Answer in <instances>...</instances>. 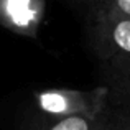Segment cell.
I'll use <instances>...</instances> for the list:
<instances>
[{
  "mask_svg": "<svg viewBox=\"0 0 130 130\" xmlns=\"http://www.w3.org/2000/svg\"><path fill=\"white\" fill-rule=\"evenodd\" d=\"M92 48L109 77L130 91V17L99 10L92 26Z\"/></svg>",
  "mask_w": 130,
  "mask_h": 130,
  "instance_id": "6da1fadb",
  "label": "cell"
},
{
  "mask_svg": "<svg viewBox=\"0 0 130 130\" xmlns=\"http://www.w3.org/2000/svg\"><path fill=\"white\" fill-rule=\"evenodd\" d=\"M97 2H105V0H97Z\"/></svg>",
  "mask_w": 130,
  "mask_h": 130,
  "instance_id": "8992f818",
  "label": "cell"
},
{
  "mask_svg": "<svg viewBox=\"0 0 130 130\" xmlns=\"http://www.w3.org/2000/svg\"><path fill=\"white\" fill-rule=\"evenodd\" d=\"M44 17V0H0V26L35 38Z\"/></svg>",
  "mask_w": 130,
  "mask_h": 130,
  "instance_id": "3957f363",
  "label": "cell"
},
{
  "mask_svg": "<svg viewBox=\"0 0 130 130\" xmlns=\"http://www.w3.org/2000/svg\"><path fill=\"white\" fill-rule=\"evenodd\" d=\"M43 130H112L107 107L101 114H73L51 119Z\"/></svg>",
  "mask_w": 130,
  "mask_h": 130,
  "instance_id": "277c9868",
  "label": "cell"
},
{
  "mask_svg": "<svg viewBox=\"0 0 130 130\" xmlns=\"http://www.w3.org/2000/svg\"><path fill=\"white\" fill-rule=\"evenodd\" d=\"M109 87L99 86L89 91L66 87L44 89L35 94L33 105L44 117L59 119L73 114H101L107 107Z\"/></svg>",
  "mask_w": 130,
  "mask_h": 130,
  "instance_id": "7a4b0ae2",
  "label": "cell"
},
{
  "mask_svg": "<svg viewBox=\"0 0 130 130\" xmlns=\"http://www.w3.org/2000/svg\"><path fill=\"white\" fill-rule=\"evenodd\" d=\"M101 10L114 15H125L130 17V0H105L102 2Z\"/></svg>",
  "mask_w": 130,
  "mask_h": 130,
  "instance_id": "5b68a950",
  "label": "cell"
}]
</instances>
